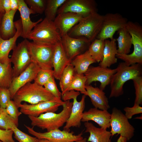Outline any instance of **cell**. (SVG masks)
Returning a JSON list of instances; mask_svg holds the SVG:
<instances>
[{"mask_svg":"<svg viewBox=\"0 0 142 142\" xmlns=\"http://www.w3.org/2000/svg\"><path fill=\"white\" fill-rule=\"evenodd\" d=\"M103 16L97 12L83 17L69 32L68 34L75 38L85 37L91 43L101 29Z\"/></svg>","mask_w":142,"mask_h":142,"instance_id":"2","label":"cell"},{"mask_svg":"<svg viewBox=\"0 0 142 142\" xmlns=\"http://www.w3.org/2000/svg\"><path fill=\"white\" fill-rule=\"evenodd\" d=\"M66 0H47L44 12L45 18L53 21L57 14L59 8Z\"/></svg>","mask_w":142,"mask_h":142,"instance_id":"32","label":"cell"},{"mask_svg":"<svg viewBox=\"0 0 142 142\" xmlns=\"http://www.w3.org/2000/svg\"><path fill=\"white\" fill-rule=\"evenodd\" d=\"M63 109L59 113L49 112L40 114L38 117L28 116L31 125L49 131L59 128L65 124L71 112L73 102L70 100L64 101Z\"/></svg>","mask_w":142,"mask_h":142,"instance_id":"1","label":"cell"},{"mask_svg":"<svg viewBox=\"0 0 142 142\" xmlns=\"http://www.w3.org/2000/svg\"><path fill=\"white\" fill-rule=\"evenodd\" d=\"M10 1L11 10L17 11L19 6L18 0H10Z\"/></svg>","mask_w":142,"mask_h":142,"instance_id":"45","label":"cell"},{"mask_svg":"<svg viewBox=\"0 0 142 142\" xmlns=\"http://www.w3.org/2000/svg\"><path fill=\"white\" fill-rule=\"evenodd\" d=\"M86 96L90 98L94 108L102 110H108L110 108L108 99L103 90L91 85H85Z\"/></svg>","mask_w":142,"mask_h":142,"instance_id":"23","label":"cell"},{"mask_svg":"<svg viewBox=\"0 0 142 142\" xmlns=\"http://www.w3.org/2000/svg\"><path fill=\"white\" fill-rule=\"evenodd\" d=\"M38 142H49L47 140L44 139H39V140Z\"/></svg>","mask_w":142,"mask_h":142,"instance_id":"50","label":"cell"},{"mask_svg":"<svg viewBox=\"0 0 142 142\" xmlns=\"http://www.w3.org/2000/svg\"><path fill=\"white\" fill-rule=\"evenodd\" d=\"M71 60L68 58L61 42L55 45L52 63L53 68V76L59 80L65 68L70 63Z\"/></svg>","mask_w":142,"mask_h":142,"instance_id":"20","label":"cell"},{"mask_svg":"<svg viewBox=\"0 0 142 142\" xmlns=\"http://www.w3.org/2000/svg\"><path fill=\"white\" fill-rule=\"evenodd\" d=\"M0 12L5 13V11L2 5V0H0Z\"/></svg>","mask_w":142,"mask_h":142,"instance_id":"48","label":"cell"},{"mask_svg":"<svg viewBox=\"0 0 142 142\" xmlns=\"http://www.w3.org/2000/svg\"><path fill=\"white\" fill-rule=\"evenodd\" d=\"M126 139L124 137L120 136L116 142H127Z\"/></svg>","mask_w":142,"mask_h":142,"instance_id":"46","label":"cell"},{"mask_svg":"<svg viewBox=\"0 0 142 142\" xmlns=\"http://www.w3.org/2000/svg\"><path fill=\"white\" fill-rule=\"evenodd\" d=\"M105 40L96 38L88 47V50L90 54L97 62H100L103 59Z\"/></svg>","mask_w":142,"mask_h":142,"instance_id":"30","label":"cell"},{"mask_svg":"<svg viewBox=\"0 0 142 142\" xmlns=\"http://www.w3.org/2000/svg\"><path fill=\"white\" fill-rule=\"evenodd\" d=\"M61 42L68 58L70 60L89 47L91 43L85 37L75 38L68 34L61 37Z\"/></svg>","mask_w":142,"mask_h":142,"instance_id":"16","label":"cell"},{"mask_svg":"<svg viewBox=\"0 0 142 142\" xmlns=\"http://www.w3.org/2000/svg\"><path fill=\"white\" fill-rule=\"evenodd\" d=\"M123 110L125 112V115L128 119H131L135 115L142 113V107L135 104L132 107H126Z\"/></svg>","mask_w":142,"mask_h":142,"instance_id":"42","label":"cell"},{"mask_svg":"<svg viewBox=\"0 0 142 142\" xmlns=\"http://www.w3.org/2000/svg\"><path fill=\"white\" fill-rule=\"evenodd\" d=\"M86 81V78L84 74L75 73L67 92L76 90L86 96L87 92L85 88Z\"/></svg>","mask_w":142,"mask_h":142,"instance_id":"33","label":"cell"},{"mask_svg":"<svg viewBox=\"0 0 142 142\" xmlns=\"http://www.w3.org/2000/svg\"><path fill=\"white\" fill-rule=\"evenodd\" d=\"M19 6L18 10L19 11L22 23V32L21 37L27 39L30 32L34 28L43 20L40 18L35 22L32 21L30 18L31 14L35 13L30 9L24 0H18Z\"/></svg>","mask_w":142,"mask_h":142,"instance_id":"21","label":"cell"},{"mask_svg":"<svg viewBox=\"0 0 142 142\" xmlns=\"http://www.w3.org/2000/svg\"><path fill=\"white\" fill-rule=\"evenodd\" d=\"M27 39L38 43L54 45L61 42V37L54 22L45 17L34 28Z\"/></svg>","mask_w":142,"mask_h":142,"instance_id":"5","label":"cell"},{"mask_svg":"<svg viewBox=\"0 0 142 142\" xmlns=\"http://www.w3.org/2000/svg\"><path fill=\"white\" fill-rule=\"evenodd\" d=\"M53 69H40L34 80V82L42 86L44 85L53 76Z\"/></svg>","mask_w":142,"mask_h":142,"instance_id":"35","label":"cell"},{"mask_svg":"<svg viewBox=\"0 0 142 142\" xmlns=\"http://www.w3.org/2000/svg\"><path fill=\"white\" fill-rule=\"evenodd\" d=\"M54 77L44 85L45 88L55 97L61 99L62 94L58 89Z\"/></svg>","mask_w":142,"mask_h":142,"instance_id":"40","label":"cell"},{"mask_svg":"<svg viewBox=\"0 0 142 142\" xmlns=\"http://www.w3.org/2000/svg\"><path fill=\"white\" fill-rule=\"evenodd\" d=\"M16 126L18 127L14 120L7 113L5 108L0 106V129H12Z\"/></svg>","mask_w":142,"mask_h":142,"instance_id":"34","label":"cell"},{"mask_svg":"<svg viewBox=\"0 0 142 142\" xmlns=\"http://www.w3.org/2000/svg\"><path fill=\"white\" fill-rule=\"evenodd\" d=\"M29 133L39 139H44L49 142H75L80 140L83 137L82 132L77 135L73 131L61 130L56 129L44 133L37 132L31 128L24 125Z\"/></svg>","mask_w":142,"mask_h":142,"instance_id":"13","label":"cell"},{"mask_svg":"<svg viewBox=\"0 0 142 142\" xmlns=\"http://www.w3.org/2000/svg\"><path fill=\"white\" fill-rule=\"evenodd\" d=\"M5 13L0 12V29L1 26L2 19L4 14Z\"/></svg>","mask_w":142,"mask_h":142,"instance_id":"47","label":"cell"},{"mask_svg":"<svg viewBox=\"0 0 142 142\" xmlns=\"http://www.w3.org/2000/svg\"><path fill=\"white\" fill-rule=\"evenodd\" d=\"M128 119L120 110L114 108L112 110L110 121L112 136L117 134L130 140L134 136L135 129Z\"/></svg>","mask_w":142,"mask_h":142,"instance_id":"10","label":"cell"},{"mask_svg":"<svg viewBox=\"0 0 142 142\" xmlns=\"http://www.w3.org/2000/svg\"><path fill=\"white\" fill-rule=\"evenodd\" d=\"M80 94L79 92L71 90L66 92L62 95L61 98L63 101L70 99L73 100L70 114L63 127V130L70 131L71 127H79L81 125V120L85 108L86 96L83 95L81 100L78 102L77 98Z\"/></svg>","mask_w":142,"mask_h":142,"instance_id":"7","label":"cell"},{"mask_svg":"<svg viewBox=\"0 0 142 142\" xmlns=\"http://www.w3.org/2000/svg\"><path fill=\"white\" fill-rule=\"evenodd\" d=\"M116 40L113 38L105 40V46L103 51V58L100 62L99 65L103 67L109 68L117 62L116 55L118 53Z\"/></svg>","mask_w":142,"mask_h":142,"instance_id":"25","label":"cell"},{"mask_svg":"<svg viewBox=\"0 0 142 142\" xmlns=\"http://www.w3.org/2000/svg\"><path fill=\"white\" fill-rule=\"evenodd\" d=\"M75 73L74 67L70 63L63 70L59 80L62 95L67 92Z\"/></svg>","mask_w":142,"mask_h":142,"instance_id":"31","label":"cell"},{"mask_svg":"<svg viewBox=\"0 0 142 142\" xmlns=\"http://www.w3.org/2000/svg\"><path fill=\"white\" fill-rule=\"evenodd\" d=\"M16 32L14 36L9 39L4 40L0 36V63L8 64L11 63L9 54L10 52L17 45L16 42L17 39L21 37L22 28L21 19L14 22Z\"/></svg>","mask_w":142,"mask_h":142,"instance_id":"18","label":"cell"},{"mask_svg":"<svg viewBox=\"0 0 142 142\" xmlns=\"http://www.w3.org/2000/svg\"><path fill=\"white\" fill-rule=\"evenodd\" d=\"M0 142H2V141L0 140Z\"/></svg>","mask_w":142,"mask_h":142,"instance_id":"51","label":"cell"},{"mask_svg":"<svg viewBox=\"0 0 142 142\" xmlns=\"http://www.w3.org/2000/svg\"><path fill=\"white\" fill-rule=\"evenodd\" d=\"M27 39L19 43L13 50L10 58L13 65V78L19 75L32 62Z\"/></svg>","mask_w":142,"mask_h":142,"instance_id":"9","label":"cell"},{"mask_svg":"<svg viewBox=\"0 0 142 142\" xmlns=\"http://www.w3.org/2000/svg\"><path fill=\"white\" fill-rule=\"evenodd\" d=\"M64 101L61 99L41 102L35 104H28L26 103L21 104L19 106L22 114L28 116L38 117L40 114L48 112H55Z\"/></svg>","mask_w":142,"mask_h":142,"instance_id":"14","label":"cell"},{"mask_svg":"<svg viewBox=\"0 0 142 142\" xmlns=\"http://www.w3.org/2000/svg\"><path fill=\"white\" fill-rule=\"evenodd\" d=\"M57 98L47 91L43 86L35 82L28 83L19 89L12 99L18 108L22 102L31 104L55 100Z\"/></svg>","mask_w":142,"mask_h":142,"instance_id":"3","label":"cell"},{"mask_svg":"<svg viewBox=\"0 0 142 142\" xmlns=\"http://www.w3.org/2000/svg\"><path fill=\"white\" fill-rule=\"evenodd\" d=\"M135 89V98L134 104H142V77H136L132 80Z\"/></svg>","mask_w":142,"mask_h":142,"instance_id":"38","label":"cell"},{"mask_svg":"<svg viewBox=\"0 0 142 142\" xmlns=\"http://www.w3.org/2000/svg\"><path fill=\"white\" fill-rule=\"evenodd\" d=\"M55 45L29 41L28 46L32 62L40 69H52V60Z\"/></svg>","mask_w":142,"mask_h":142,"instance_id":"8","label":"cell"},{"mask_svg":"<svg viewBox=\"0 0 142 142\" xmlns=\"http://www.w3.org/2000/svg\"><path fill=\"white\" fill-rule=\"evenodd\" d=\"M11 63H0V87L9 88L11 84L13 77Z\"/></svg>","mask_w":142,"mask_h":142,"instance_id":"29","label":"cell"},{"mask_svg":"<svg viewBox=\"0 0 142 142\" xmlns=\"http://www.w3.org/2000/svg\"><path fill=\"white\" fill-rule=\"evenodd\" d=\"M96 62L87 50L75 57L71 60L70 64L74 67L75 73L84 74L90 64Z\"/></svg>","mask_w":142,"mask_h":142,"instance_id":"27","label":"cell"},{"mask_svg":"<svg viewBox=\"0 0 142 142\" xmlns=\"http://www.w3.org/2000/svg\"><path fill=\"white\" fill-rule=\"evenodd\" d=\"M125 27L130 35L134 50L130 54L118 53L117 58L124 61L127 65L142 64V27L138 23L128 21Z\"/></svg>","mask_w":142,"mask_h":142,"instance_id":"6","label":"cell"},{"mask_svg":"<svg viewBox=\"0 0 142 142\" xmlns=\"http://www.w3.org/2000/svg\"><path fill=\"white\" fill-rule=\"evenodd\" d=\"M97 4L94 0H66L59 9L57 14L70 12L83 17L97 12Z\"/></svg>","mask_w":142,"mask_h":142,"instance_id":"12","label":"cell"},{"mask_svg":"<svg viewBox=\"0 0 142 142\" xmlns=\"http://www.w3.org/2000/svg\"><path fill=\"white\" fill-rule=\"evenodd\" d=\"M75 142H88L87 139L86 138H83L82 139Z\"/></svg>","mask_w":142,"mask_h":142,"instance_id":"49","label":"cell"},{"mask_svg":"<svg viewBox=\"0 0 142 142\" xmlns=\"http://www.w3.org/2000/svg\"><path fill=\"white\" fill-rule=\"evenodd\" d=\"M11 100V93L9 88L0 87V106L6 108Z\"/></svg>","mask_w":142,"mask_h":142,"instance_id":"41","label":"cell"},{"mask_svg":"<svg viewBox=\"0 0 142 142\" xmlns=\"http://www.w3.org/2000/svg\"><path fill=\"white\" fill-rule=\"evenodd\" d=\"M17 11L11 10L3 16L0 29V36L3 39H8L13 37L16 32L13 20Z\"/></svg>","mask_w":142,"mask_h":142,"instance_id":"26","label":"cell"},{"mask_svg":"<svg viewBox=\"0 0 142 142\" xmlns=\"http://www.w3.org/2000/svg\"><path fill=\"white\" fill-rule=\"evenodd\" d=\"M83 17L75 13H63L58 14L53 22L62 37L68 34Z\"/></svg>","mask_w":142,"mask_h":142,"instance_id":"19","label":"cell"},{"mask_svg":"<svg viewBox=\"0 0 142 142\" xmlns=\"http://www.w3.org/2000/svg\"><path fill=\"white\" fill-rule=\"evenodd\" d=\"M3 7L5 13H7L11 10L10 0H2Z\"/></svg>","mask_w":142,"mask_h":142,"instance_id":"44","label":"cell"},{"mask_svg":"<svg viewBox=\"0 0 142 142\" xmlns=\"http://www.w3.org/2000/svg\"><path fill=\"white\" fill-rule=\"evenodd\" d=\"M28 7L35 13L42 14L44 12L47 0H25Z\"/></svg>","mask_w":142,"mask_h":142,"instance_id":"36","label":"cell"},{"mask_svg":"<svg viewBox=\"0 0 142 142\" xmlns=\"http://www.w3.org/2000/svg\"><path fill=\"white\" fill-rule=\"evenodd\" d=\"M110 114L107 110H102L94 108H90L84 112L81 121H93L101 128L106 129L110 127Z\"/></svg>","mask_w":142,"mask_h":142,"instance_id":"22","label":"cell"},{"mask_svg":"<svg viewBox=\"0 0 142 142\" xmlns=\"http://www.w3.org/2000/svg\"><path fill=\"white\" fill-rule=\"evenodd\" d=\"M118 37L116 39L118 43V54H127L130 53L132 45L131 37L125 26L118 31Z\"/></svg>","mask_w":142,"mask_h":142,"instance_id":"28","label":"cell"},{"mask_svg":"<svg viewBox=\"0 0 142 142\" xmlns=\"http://www.w3.org/2000/svg\"><path fill=\"white\" fill-rule=\"evenodd\" d=\"M128 22L127 19L119 13H106L103 15L102 28L96 38L112 39L116 32L125 27Z\"/></svg>","mask_w":142,"mask_h":142,"instance_id":"11","label":"cell"},{"mask_svg":"<svg viewBox=\"0 0 142 142\" xmlns=\"http://www.w3.org/2000/svg\"><path fill=\"white\" fill-rule=\"evenodd\" d=\"M14 137L19 142H38L39 139L32 137L19 130L16 126L12 129Z\"/></svg>","mask_w":142,"mask_h":142,"instance_id":"37","label":"cell"},{"mask_svg":"<svg viewBox=\"0 0 142 142\" xmlns=\"http://www.w3.org/2000/svg\"><path fill=\"white\" fill-rule=\"evenodd\" d=\"M84 125L86 128L85 132L90 134L87 139L88 142H111V138L112 136L110 131L102 128L97 127L88 121L84 122Z\"/></svg>","mask_w":142,"mask_h":142,"instance_id":"24","label":"cell"},{"mask_svg":"<svg viewBox=\"0 0 142 142\" xmlns=\"http://www.w3.org/2000/svg\"><path fill=\"white\" fill-rule=\"evenodd\" d=\"M18 108L12 100L9 102L5 108L7 113L14 120L18 126L19 117L22 114Z\"/></svg>","mask_w":142,"mask_h":142,"instance_id":"39","label":"cell"},{"mask_svg":"<svg viewBox=\"0 0 142 142\" xmlns=\"http://www.w3.org/2000/svg\"><path fill=\"white\" fill-rule=\"evenodd\" d=\"M40 69L37 64L32 62L19 75L13 78L9 88L11 100L19 89L27 83L34 80Z\"/></svg>","mask_w":142,"mask_h":142,"instance_id":"17","label":"cell"},{"mask_svg":"<svg viewBox=\"0 0 142 142\" xmlns=\"http://www.w3.org/2000/svg\"><path fill=\"white\" fill-rule=\"evenodd\" d=\"M13 134L12 129L4 130L0 129V140L2 142H15L12 137Z\"/></svg>","mask_w":142,"mask_h":142,"instance_id":"43","label":"cell"},{"mask_svg":"<svg viewBox=\"0 0 142 142\" xmlns=\"http://www.w3.org/2000/svg\"><path fill=\"white\" fill-rule=\"evenodd\" d=\"M116 68V72L113 75L110 84L111 91L109 98L122 95L124 92L123 86L125 83L142 75V65L139 64L129 66L124 62H121Z\"/></svg>","mask_w":142,"mask_h":142,"instance_id":"4","label":"cell"},{"mask_svg":"<svg viewBox=\"0 0 142 142\" xmlns=\"http://www.w3.org/2000/svg\"><path fill=\"white\" fill-rule=\"evenodd\" d=\"M117 69H111L100 66H89L84 74L86 78L85 85H89L93 82L98 81L100 83L99 88L103 90L110 84L111 78L116 72Z\"/></svg>","mask_w":142,"mask_h":142,"instance_id":"15","label":"cell"}]
</instances>
